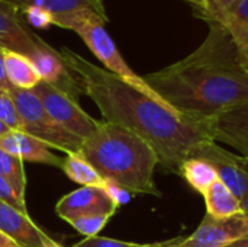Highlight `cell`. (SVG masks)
<instances>
[{
  "label": "cell",
  "instance_id": "cell-29",
  "mask_svg": "<svg viewBox=\"0 0 248 247\" xmlns=\"http://www.w3.org/2000/svg\"><path fill=\"white\" fill-rule=\"evenodd\" d=\"M4 49L6 48H0V89L3 90H10L12 84L9 83L7 77H6V70H4Z\"/></svg>",
  "mask_w": 248,
  "mask_h": 247
},
{
  "label": "cell",
  "instance_id": "cell-5",
  "mask_svg": "<svg viewBox=\"0 0 248 247\" xmlns=\"http://www.w3.org/2000/svg\"><path fill=\"white\" fill-rule=\"evenodd\" d=\"M108 19L102 17V16H96L90 20H87L86 23H83L76 33L84 41V44L89 47V49L97 57V60H100V63L105 66V68L110 73H113L115 76H118L119 79H122L124 82H126L128 84H131L132 87H135L137 90L142 92L144 95H147L148 98L154 99L155 102H158L161 106L167 108L169 111H171L174 115L183 118L182 115H179L157 92H154L148 83L144 80V77L138 76L124 60V57L121 55L119 49L116 48L113 39L110 38V35L108 33V31L105 29ZM187 119V118H186Z\"/></svg>",
  "mask_w": 248,
  "mask_h": 247
},
{
  "label": "cell",
  "instance_id": "cell-8",
  "mask_svg": "<svg viewBox=\"0 0 248 247\" xmlns=\"http://www.w3.org/2000/svg\"><path fill=\"white\" fill-rule=\"evenodd\" d=\"M192 157L206 160L217 170L219 181L241 201L248 189V175L243 156L230 153L218 146V143L209 140L199 144L192 153Z\"/></svg>",
  "mask_w": 248,
  "mask_h": 247
},
{
  "label": "cell",
  "instance_id": "cell-3",
  "mask_svg": "<svg viewBox=\"0 0 248 247\" xmlns=\"http://www.w3.org/2000/svg\"><path fill=\"white\" fill-rule=\"evenodd\" d=\"M80 154L103 179L121 185L129 194L161 195L154 182L157 154L131 130L103 119L83 141Z\"/></svg>",
  "mask_w": 248,
  "mask_h": 247
},
{
  "label": "cell",
  "instance_id": "cell-12",
  "mask_svg": "<svg viewBox=\"0 0 248 247\" xmlns=\"http://www.w3.org/2000/svg\"><path fill=\"white\" fill-rule=\"evenodd\" d=\"M0 231L20 247H62L46 236L26 214L0 201Z\"/></svg>",
  "mask_w": 248,
  "mask_h": 247
},
{
  "label": "cell",
  "instance_id": "cell-27",
  "mask_svg": "<svg viewBox=\"0 0 248 247\" xmlns=\"http://www.w3.org/2000/svg\"><path fill=\"white\" fill-rule=\"evenodd\" d=\"M102 189H105V192L112 198V201L118 207H121L124 204H128L129 199H131V197H132V194H129L121 185H118V183H115L112 181H108V179H105V183H103Z\"/></svg>",
  "mask_w": 248,
  "mask_h": 247
},
{
  "label": "cell",
  "instance_id": "cell-28",
  "mask_svg": "<svg viewBox=\"0 0 248 247\" xmlns=\"http://www.w3.org/2000/svg\"><path fill=\"white\" fill-rule=\"evenodd\" d=\"M222 16L235 19L241 23L248 25V0H237V3ZM218 17H221V16H218ZM211 19H214V17H211Z\"/></svg>",
  "mask_w": 248,
  "mask_h": 247
},
{
  "label": "cell",
  "instance_id": "cell-31",
  "mask_svg": "<svg viewBox=\"0 0 248 247\" xmlns=\"http://www.w3.org/2000/svg\"><path fill=\"white\" fill-rule=\"evenodd\" d=\"M0 247H20L13 239H10L7 234L0 231Z\"/></svg>",
  "mask_w": 248,
  "mask_h": 247
},
{
  "label": "cell",
  "instance_id": "cell-13",
  "mask_svg": "<svg viewBox=\"0 0 248 247\" xmlns=\"http://www.w3.org/2000/svg\"><path fill=\"white\" fill-rule=\"evenodd\" d=\"M0 148L6 153L20 159L22 162L41 163L54 167H62V160L51 151V147L36 140L35 137L23 132L10 130L4 135H0Z\"/></svg>",
  "mask_w": 248,
  "mask_h": 247
},
{
  "label": "cell",
  "instance_id": "cell-15",
  "mask_svg": "<svg viewBox=\"0 0 248 247\" xmlns=\"http://www.w3.org/2000/svg\"><path fill=\"white\" fill-rule=\"evenodd\" d=\"M4 70L7 80L13 87L32 90L41 83V77L29 58L16 51L4 49Z\"/></svg>",
  "mask_w": 248,
  "mask_h": 247
},
{
  "label": "cell",
  "instance_id": "cell-9",
  "mask_svg": "<svg viewBox=\"0 0 248 247\" xmlns=\"http://www.w3.org/2000/svg\"><path fill=\"white\" fill-rule=\"evenodd\" d=\"M118 208L119 207L105 192V189L96 186H81L62 197L55 205L58 217L68 224L73 220L86 215L113 217Z\"/></svg>",
  "mask_w": 248,
  "mask_h": 247
},
{
  "label": "cell",
  "instance_id": "cell-11",
  "mask_svg": "<svg viewBox=\"0 0 248 247\" xmlns=\"http://www.w3.org/2000/svg\"><path fill=\"white\" fill-rule=\"evenodd\" d=\"M205 128L212 141L224 143L235 148L240 156L248 157V103L235 106L206 121Z\"/></svg>",
  "mask_w": 248,
  "mask_h": 247
},
{
  "label": "cell",
  "instance_id": "cell-10",
  "mask_svg": "<svg viewBox=\"0 0 248 247\" xmlns=\"http://www.w3.org/2000/svg\"><path fill=\"white\" fill-rule=\"evenodd\" d=\"M0 41L6 49L16 51L25 57L49 47L28 28L19 7L9 0H0Z\"/></svg>",
  "mask_w": 248,
  "mask_h": 247
},
{
  "label": "cell",
  "instance_id": "cell-20",
  "mask_svg": "<svg viewBox=\"0 0 248 247\" xmlns=\"http://www.w3.org/2000/svg\"><path fill=\"white\" fill-rule=\"evenodd\" d=\"M214 19L222 22L228 28L231 35L234 36L235 44H237L238 51H240V55H241V60H243V64H244L246 70L248 71V25L241 23V22H238L235 19L227 17V16L214 17ZM206 20H209V19H206Z\"/></svg>",
  "mask_w": 248,
  "mask_h": 247
},
{
  "label": "cell",
  "instance_id": "cell-26",
  "mask_svg": "<svg viewBox=\"0 0 248 247\" xmlns=\"http://www.w3.org/2000/svg\"><path fill=\"white\" fill-rule=\"evenodd\" d=\"M0 201L13 207L15 210L20 211L22 214H26L28 215V208H26V204L19 199V197L15 194V191L12 189V186L9 185V182L0 175Z\"/></svg>",
  "mask_w": 248,
  "mask_h": 247
},
{
  "label": "cell",
  "instance_id": "cell-33",
  "mask_svg": "<svg viewBox=\"0 0 248 247\" xmlns=\"http://www.w3.org/2000/svg\"><path fill=\"white\" fill-rule=\"evenodd\" d=\"M9 131H10V130H9V128H7V127L0 121V135H4V134H6V132H9Z\"/></svg>",
  "mask_w": 248,
  "mask_h": 247
},
{
  "label": "cell",
  "instance_id": "cell-25",
  "mask_svg": "<svg viewBox=\"0 0 248 247\" xmlns=\"http://www.w3.org/2000/svg\"><path fill=\"white\" fill-rule=\"evenodd\" d=\"M19 10L22 17H25V22L36 29H46L52 25V15L46 9L38 6H23Z\"/></svg>",
  "mask_w": 248,
  "mask_h": 247
},
{
  "label": "cell",
  "instance_id": "cell-18",
  "mask_svg": "<svg viewBox=\"0 0 248 247\" xmlns=\"http://www.w3.org/2000/svg\"><path fill=\"white\" fill-rule=\"evenodd\" d=\"M61 169L73 182L81 186L102 188L105 183V179L94 170V167L80 153L67 154L62 160Z\"/></svg>",
  "mask_w": 248,
  "mask_h": 247
},
{
  "label": "cell",
  "instance_id": "cell-6",
  "mask_svg": "<svg viewBox=\"0 0 248 247\" xmlns=\"http://www.w3.org/2000/svg\"><path fill=\"white\" fill-rule=\"evenodd\" d=\"M32 90L39 98L46 114L70 134L84 141L97 130L100 121H96L90 115H87L78 105V100H76L61 89L41 82Z\"/></svg>",
  "mask_w": 248,
  "mask_h": 247
},
{
  "label": "cell",
  "instance_id": "cell-23",
  "mask_svg": "<svg viewBox=\"0 0 248 247\" xmlns=\"http://www.w3.org/2000/svg\"><path fill=\"white\" fill-rule=\"evenodd\" d=\"M0 121L13 131H20V119L16 105L7 90L0 89Z\"/></svg>",
  "mask_w": 248,
  "mask_h": 247
},
{
  "label": "cell",
  "instance_id": "cell-1",
  "mask_svg": "<svg viewBox=\"0 0 248 247\" xmlns=\"http://www.w3.org/2000/svg\"><path fill=\"white\" fill-rule=\"evenodd\" d=\"M60 52L81 93L96 103L105 121L119 124L140 135L157 154L158 166L167 172L180 175L183 162L190 159L199 144L211 140L205 122L174 115L113 73L94 66L70 48H62Z\"/></svg>",
  "mask_w": 248,
  "mask_h": 247
},
{
  "label": "cell",
  "instance_id": "cell-32",
  "mask_svg": "<svg viewBox=\"0 0 248 247\" xmlns=\"http://www.w3.org/2000/svg\"><path fill=\"white\" fill-rule=\"evenodd\" d=\"M230 247H248V236L247 237H244V239H241L240 242L234 243L232 246H230Z\"/></svg>",
  "mask_w": 248,
  "mask_h": 247
},
{
  "label": "cell",
  "instance_id": "cell-4",
  "mask_svg": "<svg viewBox=\"0 0 248 247\" xmlns=\"http://www.w3.org/2000/svg\"><path fill=\"white\" fill-rule=\"evenodd\" d=\"M20 119V131L35 137L48 147L61 150L67 154L80 153L83 140L61 128L44 109L33 90L10 87L9 90Z\"/></svg>",
  "mask_w": 248,
  "mask_h": 247
},
{
  "label": "cell",
  "instance_id": "cell-14",
  "mask_svg": "<svg viewBox=\"0 0 248 247\" xmlns=\"http://www.w3.org/2000/svg\"><path fill=\"white\" fill-rule=\"evenodd\" d=\"M13 4H16L19 9L23 6H38L42 9H46L52 15V23L54 19L71 15L80 10H93L108 19L106 9L103 4V0H9Z\"/></svg>",
  "mask_w": 248,
  "mask_h": 247
},
{
  "label": "cell",
  "instance_id": "cell-34",
  "mask_svg": "<svg viewBox=\"0 0 248 247\" xmlns=\"http://www.w3.org/2000/svg\"><path fill=\"white\" fill-rule=\"evenodd\" d=\"M180 239H182V237L173 239V240H171V243H170V245H169V246H167V247H177V243L180 242Z\"/></svg>",
  "mask_w": 248,
  "mask_h": 247
},
{
  "label": "cell",
  "instance_id": "cell-2",
  "mask_svg": "<svg viewBox=\"0 0 248 247\" xmlns=\"http://www.w3.org/2000/svg\"><path fill=\"white\" fill-rule=\"evenodd\" d=\"M206 23L208 36L192 54L144 76L179 115L195 122L248 103V71L234 36L219 20Z\"/></svg>",
  "mask_w": 248,
  "mask_h": 247
},
{
  "label": "cell",
  "instance_id": "cell-24",
  "mask_svg": "<svg viewBox=\"0 0 248 247\" xmlns=\"http://www.w3.org/2000/svg\"><path fill=\"white\" fill-rule=\"evenodd\" d=\"M235 3L237 0H201V4L193 7V12L195 16L206 20L225 15Z\"/></svg>",
  "mask_w": 248,
  "mask_h": 247
},
{
  "label": "cell",
  "instance_id": "cell-19",
  "mask_svg": "<svg viewBox=\"0 0 248 247\" xmlns=\"http://www.w3.org/2000/svg\"><path fill=\"white\" fill-rule=\"evenodd\" d=\"M0 175L9 182L15 194L25 202L26 175L23 162L0 148Z\"/></svg>",
  "mask_w": 248,
  "mask_h": 247
},
{
  "label": "cell",
  "instance_id": "cell-16",
  "mask_svg": "<svg viewBox=\"0 0 248 247\" xmlns=\"http://www.w3.org/2000/svg\"><path fill=\"white\" fill-rule=\"evenodd\" d=\"M206 204V214L214 218H228L241 213L240 199L219 179L202 195Z\"/></svg>",
  "mask_w": 248,
  "mask_h": 247
},
{
  "label": "cell",
  "instance_id": "cell-30",
  "mask_svg": "<svg viewBox=\"0 0 248 247\" xmlns=\"http://www.w3.org/2000/svg\"><path fill=\"white\" fill-rule=\"evenodd\" d=\"M244 159V167H246V170H247V175H248V157H243ZM241 213L246 215L248 218V189L247 192H246V195L241 198Z\"/></svg>",
  "mask_w": 248,
  "mask_h": 247
},
{
  "label": "cell",
  "instance_id": "cell-7",
  "mask_svg": "<svg viewBox=\"0 0 248 247\" xmlns=\"http://www.w3.org/2000/svg\"><path fill=\"white\" fill-rule=\"evenodd\" d=\"M248 236V218L235 214L228 218H214L205 214L199 227L186 239H180L177 247H230Z\"/></svg>",
  "mask_w": 248,
  "mask_h": 247
},
{
  "label": "cell",
  "instance_id": "cell-36",
  "mask_svg": "<svg viewBox=\"0 0 248 247\" xmlns=\"http://www.w3.org/2000/svg\"><path fill=\"white\" fill-rule=\"evenodd\" d=\"M0 48H6V47H4V44H3L1 41H0Z\"/></svg>",
  "mask_w": 248,
  "mask_h": 247
},
{
  "label": "cell",
  "instance_id": "cell-21",
  "mask_svg": "<svg viewBox=\"0 0 248 247\" xmlns=\"http://www.w3.org/2000/svg\"><path fill=\"white\" fill-rule=\"evenodd\" d=\"M109 218H110L109 215H86V217H78L73 220L70 226H73L86 239L96 237L108 224Z\"/></svg>",
  "mask_w": 248,
  "mask_h": 247
},
{
  "label": "cell",
  "instance_id": "cell-17",
  "mask_svg": "<svg viewBox=\"0 0 248 247\" xmlns=\"http://www.w3.org/2000/svg\"><path fill=\"white\" fill-rule=\"evenodd\" d=\"M180 176L185 178L186 182L201 195H203L219 179L217 170L206 160L195 157L183 162L180 167Z\"/></svg>",
  "mask_w": 248,
  "mask_h": 247
},
{
  "label": "cell",
  "instance_id": "cell-22",
  "mask_svg": "<svg viewBox=\"0 0 248 247\" xmlns=\"http://www.w3.org/2000/svg\"><path fill=\"white\" fill-rule=\"evenodd\" d=\"M171 243L169 242H158V243H132V242H122L108 237H87L73 247H167Z\"/></svg>",
  "mask_w": 248,
  "mask_h": 247
},
{
  "label": "cell",
  "instance_id": "cell-35",
  "mask_svg": "<svg viewBox=\"0 0 248 247\" xmlns=\"http://www.w3.org/2000/svg\"><path fill=\"white\" fill-rule=\"evenodd\" d=\"M185 1H187V3H190L193 7H196V6H199L201 4V0H185Z\"/></svg>",
  "mask_w": 248,
  "mask_h": 247
}]
</instances>
